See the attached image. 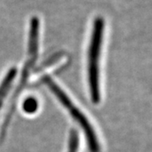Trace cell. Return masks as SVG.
I'll use <instances>...</instances> for the list:
<instances>
[{"mask_svg": "<svg viewBox=\"0 0 152 152\" xmlns=\"http://www.w3.org/2000/svg\"><path fill=\"white\" fill-rule=\"evenodd\" d=\"M104 20L96 17L93 23L91 41L88 50V82L91 97L93 103L98 104L101 101L100 91V57L102 45Z\"/></svg>", "mask_w": 152, "mask_h": 152, "instance_id": "6da1fadb", "label": "cell"}, {"mask_svg": "<svg viewBox=\"0 0 152 152\" xmlns=\"http://www.w3.org/2000/svg\"><path fill=\"white\" fill-rule=\"evenodd\" d=\"M39 37H40V20L37 16H32L30 20V26H29V34H28V57L26 64L23 68L21 77L19 82V86L16 88L14 93L11 103L10 105V108L6 115V118L3 124L2 130H1V137H3L5 133L6 129L10 123L11 116L14 113V109L15 106V102L19 95L21 92L22 89L25 87L28 80V76L30 75V71L34 65L35 62L38 58V52H39Z\"/></svg>", "mask_w": 152, "mask_h": 152, "instance_id": "7a4b0ae2", "label": "cell"}, {"mask_svg": "<svg viewBox=\"0 0 152 152\" xmlns=\"http://www.w3.org/2000/svg\"><path fill=\"white\" fill-rule=\"evenodd\" d=\"M43 80L45 82V84L48 86V87L52 91V92L54 94L57 99L69 111V113L74 118V119L75 120L76 122L80 124V126L81 127V129L84 131V134H86V138L87 144H88V147H89L90 151H101L100 144H99V141H98L96 134L95 130H94L91 124H90V122L87 119L86 117L74 104V102L67 96V94L51 78L45 77Z\"/></svg>", "mask_w": 152, "mask_h": 152, "instance_id": "3957f363", "label": "cell"}, {"mask_svg": "<svg viewBox=\"0 0 152 152\" xmlns=\"http://www.w3.org/2000/svg\"><path fill=\"white\" fill-rule=\"evenodd\" d=\"M16 75L17 69L15 68H12L8 71L5 77L4 78V80L0 84V108L2 107L4 101L5 100V97L9 93V91L10 90Z\"/></svg>", "mask_w": 152, "mask_h": 152, "instance_id": "277c9868", "label": "cell"}, {"mask_svg": "<svg viewBox=\"0 0 152 152\" xmlns=\"http://www.w3.org/2000/svg\"><path fill=\"white\" fill-rule=\"evenodd\" d=\"M80 146V138L76 129H72L69 136V149L68 152H78Z\"/></svg>", "mask_w": 152, "mask_h": 152, "instance_id": "5b68a950", "label": "cell"}, {"mask_svg": "<svg viewBox=\"0 0 152 152\" xmlns=\"http://www.w3.org/2000/svg\"><path fill=\"white\" fill-rule=\"evenodd\" d=\"M38 101L35 97H27L23 102L22 108L26 113L33 114L38 110Z\"/></svg>", "mask_w": 152, "mask_h": 152, "instance_id": "8992f818", "label": "cell"}]
</instances>
